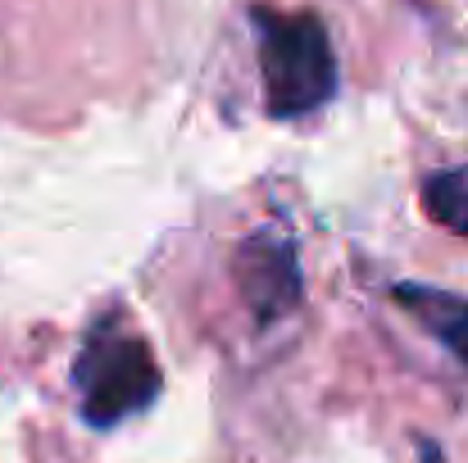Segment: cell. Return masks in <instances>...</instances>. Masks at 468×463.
I'll list each match as a JSON object with an SVG mask.
<instances>
[{"label": "cell", "mask_w": 468, "mask_h": 463, "mask_svg": "<svg viewBox=\"0 0 468 463\" xmlns=\"http://www.w3.org/2000/svg\"><path fill=\"white\" fill-rule=\"evenodd\" d=\"M255 46L269 119H301L336 96V55L323 18L310 9H255Z\"/></svg>", "instance_id": "obj_1"}, {"label": "cell", "mask_w": 468, "mask_h": 463, "mask_svg": "<svg viewBox=\"0 0 468 463\" xmlns=\"http://www.w3.org/2000/svg\"><path fill=\"white\" fill-rule=\"evenodd\" d=\"M73 382L82 391V418L91 427H114L159 395V363L142 336L101 322L73 363Z\"/></svg>", "instance_id": "obj_2"}, {"label": "cell", "mask_w": 468, "mask_h": 463, "mask_svg": "<svg viewBox=\"0 0 468 463\" xmlns=\"http://www.w3.org/2000/svg\"><path fill=\"white\" fill-rule=\"evenodd\" d=\"M232 278L246 309L260 322H278L282 313L301 305V255H296V241L278 227H260L237 246Z\"/></svg>", "instance_id": "obj_3"}, {"label": "cell", "mask_w": 468, "mask_h": 463, "mask_svg": "<svg viewBox=\"0 0 468 463\" xmlns=\"http://www.w3.org/2000/svg\"><path fill=\"white\" fill-rule=\"evenodd\" d=\"M391 300L405 309L428 336H437L468 373V296H455L446 287H428V282H396Z\"/></svg>", "instance_id": "obj_4"}, {"label": "cell", "mask_w": 468, "mask_h": 463, "mask_svg": "<svg viewBox=\"0 0 468 463\" xmlns=\"http://www.w3.org/2000/svg\"><path fill=\"white\" fill-rule=\"evenodd\" d=\"M423 209L432 223L468 237V168H441L423 177Z\"/></svg>", "instance_id": "obj_5"}]
</instances>
